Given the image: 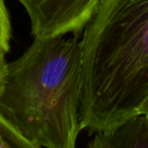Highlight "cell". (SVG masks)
Returning a JSON list of instances; mask_svg holds the SVG:
<instances>
[{"mask_svg":"<svg viewBox=\"0 0 148 148\" xmlns=\"http://www.w3.org/2000/svg\"><path fill=\"white\" fill-rule=\"evenodd\" d=\"M82 51L77 35L34 38L7 63L0 113L34 148H74L83 130Z\"/></svg>","mask_w":148,"mask_h":148,"instance_id":"cell-2","label":"cell"},{"mask_svg":"<svg viewBox=\"0 0 148 148\" xmlns=\"http://www.w3.org/2000/svg\"><path fill=\"white\" fill-rule=\"evenodd\" d=\"M144 114H147L148 115V99H147V101L145 103V108H144V111H143Z\"/></svg>","mask_w":148,"mask_h":148,"instance_id":"cell-8","label":"cell"},{"mask_svg":"<svg viewBox=\"0 0 148 148\" xmlns=\"http://www.w3.org/2000/svg\"><path fill=\"white\" fill-rule=\"evenodd\" d=\"M11 21L5 0H0V54L6 55L10 50Z\"/></svg>","mask_w":148,"mask_h":148,"instance_id":"cell-6","label":"cell"},{"mask_svg":"<svg viewBox=\"0 0 148 148\" xmlns=\"http://www.w3.org/2000/svg\"><path fill=\"white\" fill-rule=\"evenodd\" d=\"M25 9L34 38L77 35L101 0H17Z\"/></svg>","mask_w":148,"mask_h":148,"instance_id":"cell-3","label":"cell"},{"mask_svg":"<svg viewBox=\"0 0 148 148\" xmlns=\"http://www.w3.org/2000/svg\"><path fill=\"white\" fill-rule=\"evenodd\" d=\"M0 148H34L0 113Z\"/></svg>","mask_w":148,"mask_h":148,"instance_id":"cell-5","label":"cell"},{"mask_svg":"<svg viewBox=\"0 0 148 148\" xmlns=\"http://www.w3.org/2000/svg\"><path fill=\"white\" fill-rule=\"evenodd\" d=\"M89 148H148V115L138 114L108 132H97Z\"/></svg>","mask_w":148,"mask_h":148,"instance_id":"cell-4","label":"cell"},{"mask_svg":"<svg viewBox=\"0 0 148 148\" xmlns=\"http://www.w3.org/2000/svg\"><path fill=\"white\" fill-rule=\"evenodd\" d=\"M6 65L7 62L5 60V55L0 54V89H1V86H2L3 78H4L5 71H6Z\"/></svg>","mask_w":148,"mask_h":148,"instance_id":"cell-7","label":"cell"},{"mask_svg":"<svg viewBox=\"0 0 148 148\" xmlns=\"http://www.w3.org/2000/svg\"><path fill=\"white\" fill-rule=\"evenodd\" d=\"M83 130L108 132L148 99V0H101L83 29Z\"/></svg>","mask_w":148,"mask_h":148,"instance_id":"cell-1","label":"cell"}]
</instances>
